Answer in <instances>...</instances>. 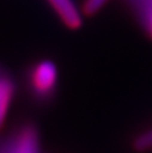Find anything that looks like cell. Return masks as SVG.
<instances>
[{
    "label": "cell",
    "instance_id": "cell-1",
    "mask_svg": "<svg viewBox=\"0 0 152 153\" xmlns=\"http://www.w3.org/2000/svg\"><path fill=\"white\" fill-rule=\"evenodd\" d=\"M48 1L50 2V5L54 7L59 17L67 26L72 29L80 26L81 16L73 0H48Z\"/></svg>",
    "mask_w": 152,
    "mask_h": 153
},
{
    "label": "cell",
    "instance_id": "cell-2",
    "mask_svg": "<svg viewBox=\"0 0 152 153\" xmlns=\"http://www.w3.org/2000/svg\"><path fill=\"white\" fill-rule=\"evenodd\" d=\"M56 80V69L53 63L43 62L37 66L34 73V82L35 86L39 91H48L50 90Z\"/></svg>",
    "mask_w": 152,
    "mask_h": 153
},
{
    "label": "cell",
    "instance_id": "cell-3",
    "mask_svg": "<svg viewBox=\"0 0 152 153\" xmlns=\"http://www.w3.org/2000/svg\"><path fill=\"white\" fill-rule=\"evenodd\" d=\"M12 153H38V146L35 133L31 130L24 131L17 140Z\"/></svg>",
    "mask_w": 152,
    "mask_h": 153
},
{
    "label": "cell",
    "instance_id": "cell-4",
    "mask_svg": "<svg viewBox=\"0 0 152 153\" xmlns=\"http://www.w3.org/2000/svg\"><path fill=\"white\" fill-rule=\"evenodd\" d=\"M12 92H13L12 84L6 79H0V127L5 121L7 109L11 102Z\"/></svg>",
    "mask_w": 152,
    "mask_h": 153
},
{
    "label": "cell",
    "instance_id": "cell-5",
    "mask_svg": "<svg viewBox=\"0 0 152 153\" xmlns=\"http://www.w3.org/2000/svg\"><path fill=\"white\" fill-rule=\"evenodd\" d=\"M135 6L145 30L152 37V0H135Z\"/></svg>",
    "mask_w": 152,
    "mask_h": 153
},
{
    "label": "cell",
    "instance_id": "cell-6",
    "mask_svg": "<svg viewBox=\"0 0 152 153\" xmlns=\"http://www.w3.org/2000/svg\"><path fill=\"white\" fill-rule=\"evenodd\" d=\"M107 2L108 0H86L84 5V12L86 14H93L99 11Z\"/></svg>",
    "mask_w": 152,
    "mask_h": 153
},
{
    "label": "cell",
    "instance_id": "cell-7",
    "mask_svg": "<svg viewBox=\"0 0 152 153\" xmlns=\"http://www.w3.org/2000/svg\"><path fill=\"white\" fill-rule=\"evenodd\" d=\"M136 147L139 149H147L152 147V130L140 136L136 141Z\"/></svg>",
    "mask_w": 152,
    "mask_h": 153
}]
</instances>
